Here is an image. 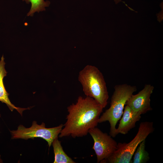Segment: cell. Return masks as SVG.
Listing matches in <instances>:
<instances>
[{
    "label": "cell",
    "mask_w": 163,
    "mask_h": 163,
    "mask_svg": "<svg viewBox=\"0 0 163 163\" xmlns=\"http://www.w3.org/2000/svg\"><path fill=\"white\" fill-rule=\"evenodd\" d=\"M103 108L91 97L79 96L76 103L67 108V121L59 137L71 136L75 138L87 135L90 129L97 126Z\"/></svg>",
    "instance_id": "cell-1"
},
{
    "label": "cell",
    "mask_w": 163,
    "mask_h": 163,
    "mask_svg": "<svg viewBox=\"0 0 163 163\" xmlns=\"http://www.w3.org/2000/svg\"><path fill=\"white\" fill-rule=\"evenodd\" d=\"M78 80L86 96L93 98L103 108L106 106L108 92L103 74L97 67L86 66L79 72Z\"/></svg>",
    "instance_id": "cell-2"
},
{
    "label": "cell",
    "mask_w": 163,
    "mask_h": 163,
    "mask_svg": "<svg viewBox=\"0 0 163 163\" xmlns=\"http://www.w3.org/2000/svg\"><path fill=\"white\" fill-rule=\"evenodd\" d=\"M114 88L110 106L100 116L98 121V123L109 122L110 134L113 137L117 135L116 126L122 116L127 100L137 90L136 86L126 84L117 85Z\"/></svg>",
    "instance_id": "cell-3"
},
{
    "label": "cell",
    "mask_w": 163,
    "mask_h": 163,
    "mask_svg": "<svg viewBox=\"0 0 163 163\" xmlns=\"http://www.w3.org/2000/svg\"><path fill=\"white\" fill-rule=\"evenodd\" d=\"M154 131L152 122H141L138 132L134 138L128 143H117L116 151L102 163H131L133 155L139 144L145 140Z\"/></svg>",
    "instance_id": "cell-4"
},
{
    "label": "cell",
    "mask_w": 163,
    "mask_h": 163,
    "mask_svg": "<svg viewBox=\"0 0 163 163\" xmlns=\"http://www.w3.org/2000/svg\"><path fill=\"white\" fill-rule=\"evenodd\" d=\"M63 126V125L61 124L56 127L47 128L44 123H42L39 125L36 121H34L29 128H26L20 125L17 130H10V132L11 139H21L27 140L29 139L41 138L47 142L50 147L54 140L58 137Z\"/></svg>",
    "instance_id": "cell-5"
},
{
    "label": "cell",
    "mask_w": 163,
    "mask_h": 163,
    "mask_svg": "<svg viewBox=\"0 0 163 163\" xmlns=\"http://www.w3.org/2000/svg\"><path fill=\"white\" fill-rule=\"evenodd\" d=\"M94 140L92 149L101 163L111 155L117 150V143L110 135L104 133L96 127L90 129L88 132Z\"/></svg>",
    "instance_id": "cell-6"
},
{
    "label": "cell",
    "mask_w": 163,
    "mask_h": 163,
    "mask_svg": "<svg viewBox=\"0 0 163 163\" xmlns=\"http://www.w3.org/2000/svg\"><path fill=\"white\" fill-rule=\"evenodd\" d=\"M154 87L150 84L145 85L138 93L132 94L127 100L126 104L135 113L141 115L151 110L150 97Z\"/></svg>",
    "instance_id": "cell-7"
},
{
    "label": "cell",
    "mask_w": 163,
    "mask_h": 163,
    "mask_svg": "<svg viewBox=\"0 0 163 163\" xmlns=\"http://www.w3.org/2000/svg\"><path fill=\"white\" fill-rule=\"evenodd\" d=\"M119 123L116 129L117 135L120 133L127 134L136 126V123L141 118V115L134 113L127 105L125 106L123 112Z\"/></svg>",
    "instance_id": "cell-8"
},
{
    "label": "cell",
    "mask_w": 163,
    "mask_h": 163,
    "mask_svg": "<svg viewBox=\"0 0 163 163\" xmlns=\"http://www.w3.org/2000/svg\"><path fill=\"white\" fill-rule=\"evenodd\" d=\"M5 58L3 55L0 61V101L5 104L9 109L12 111L14 109L16 110L22 116L23 112L30 108H21L16 107L10 101L9 98V93H8L5 88L3 79L7 75V72L5 69ZM0 114V117H1Z\"/></svg>",
    "instance_id": "cell-9"
},
{
    "label": "cell",
    "mask_w": 163,
    "mask_h": 163,
    "mask_svg": "<svg viewBox=\"0 0 163 163\" xmlns=\"http://www.w3.org/2000/svg\"><path fill=\"white\" fill-rule=\"evenodd\" d=\"M52 145L54 154L53 163H76L64 152L61 142L58 140V137L54 140Z\"/></svg>",
    "instance_id": "cell-10"
},
{
    "label": "cell",
    "mask_w": 163,
    "mask_h": 163,
    "mask_svg": "<svg viewBox=\"0 0 163 163\" xmlns=\"http://www.w3.org/2000/svg\"><path fill=\"white\" fill-rule=\"evenodd\" d=\"M134 153L132 163H146L150 159L149 153L145 149V139L139 145Z\"/></svg>",
    "instance_id": "cell-11"
},
{
    "label": "cell",
    "mask_w": 163,
    "mask_h": 163,
    "mask_svg": "<svg viewBox=\"0 0 163 163\" xmlns=\"http://www.w3.org/2000/svg\"><path fill=\"white\" fill-rule=\"evenodd\" d=\"M25 1L27 4L31 3L30 9L27 14L28 16H32L36 12L45 11V7H48L50 4L49 1H45L44 0H22Z\"/></svg>",
    "instance_id": "cell-12"
},
{
    "label": "cell",
    "mask_w": 163,
    "mask_h": 163,
    "mask_svg": "<svg viewBox=\"0 0 163 163\" xmlns=\"http://www.w3.org/2000/svg\"><path fill=\"white\" fill-rule=\"evenodd\" d=\"M114 1L115 2V3L116 4L119 3V2L121 1L120 0H114Z\"/></svg>",
    "instance_id": "cell-13"
},
{
    "label": "cell",
    "mask_w": 163,
    "mask_h": 163,
    "mask_svg": "<svg viewBox=\"0 0 163 163\" xmlns=\"http://www.w3.org/2000/svg\"><path fill=\"white\" fill-rule=\"evenodd\" d=\"M1 156L0 155V163H3V161L1 158Z\"/></svg>",
    "instance_id": "cell-14"
}]
</instances>
